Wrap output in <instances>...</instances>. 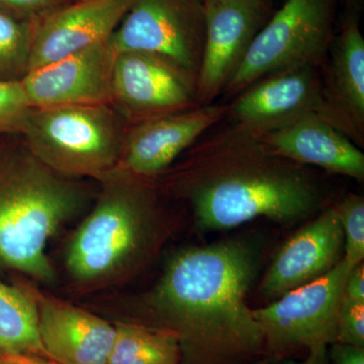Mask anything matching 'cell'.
Returning <instances> with one entry per match:
<instances>
[{
	"instance_id": "obj_1",
	"label": "cell",
	"mask_w": 364,
	"mask_h": 364,
	"mask_svg": "<svg viewBox=\"0 0 364 364\" xmlns=\"http://www.w3.org/2000/svg\"><path fill=\"white\" fill-rule=\"evenodd\" d=\"M255 258L245 245L223 242L177 254L153 296L156 312L176 333L181 364H249L264 341L246 294Z\"/></svg>"
},
{
	"instance_id": "obj_2",
	"label": "cell",
	"mask_w": 364,
	"mask_h": 364,
	"mask_svg": "<svg viewBox=\"0 0 364 364\" xmlns=\"http://www.w3.org/2000/svg\"><path fill=\"white\" fill-rule=\"evenodd\" d=\"M178 184L198 226L229 229L259 217L301 219L322 195L301 164L277 156L259 135L232 123L193 144Z\"/></svg>"
},
{
	"instance_id": "obj_3",
	"label": "cell",
	"mask_w": 364,
	"mask_h": 364,
	"mask_svg": "<svg viewBox=\"0 0 364 364\" xmlns=\"http://www.w3.org/2000/svg\"><path fill=\"white\" fill-rule=\"evenodd\" d=\"M0 136V262L54 277L46 244L82 202L80 189L39 161L23 139Z\"/></svg>"
},
{
	"instance_id": "obj_4",
	"label": "cell",
	"mask_w": 364,
	"mask_h": 364,
	"mask_svg": "<svg viewBox=\"0 0 364 364\" xmlns=\"http://www.w3.org/2000/svg\"><path fill=\"white\" fill-rule=\"evenodd\" d=\"M18 136L61 176L104 178L117 168L127 133L109 105L32 107Z\"/></svg>"
},
{
	"instance_id": "obj_5",
	"label": "cell",
	"mask_w": 364,
	"mask_h": 364,
	"mask_svg": "<svg viewBox=\"0 0 364 364\" xmlns=\"http://www.w3.org/2000/svg\"><path fill=\"white\" fill-rule=\"evenodd\" d=\"M337 0H286L272 14L224 92L237 95L274 72L322 66L334 36Z\"/></svg>"
},
{
	"instance_id": "obj_6",
	"label": "cell",
	"mask_w": 364,
	"mask_h": 364,
	"mask_svg": "<svg viewBox=\"0 0 364 364\" xmlns=\"http://www.w3.org/2000/svg\"><path fill=\"white\" fill-rule=\"evenodd\" d=\"M95 210L76 232L67 251L69 272L80 280L116 272L140 243L148 193L136 177L114 169Z\"/></svg>"
},
{
	"instance_id": "obj_7",
	"label": "cell",
	"mask_w": 364,
	"mask_h": 364,
	"mask_svg": "<svg viewBox=\"0 0 364 364\" xmlns=\"http://www.w3.org/2000/svg\"><path fill=\"white\" fill-rule=\"evenodd\" d=\"M203 0H132L107 43L114 54L156 55L195 83L205 45Z\"/></svg>"
},
{
	"instance_id": "obj_8",
	"label": "cell",
	"mask_w": 364,
	"mask_h": 364,
	"mask_svg": "<svg viewBox=\"0 0 364 364\" xmlns=\"http://www.w3.org/2000/svg\"><path fill=\"white\" fill-rule=\"evenodd\" d=\"M348 273L341 259L322 277L282 294L272 305L252 310L264 351L279 355L303 347L314 352L336 343L340 304Z\"/></svg>"
},
{
	"instance_id": "obj_9",
	"label": "cell",
	"mask_w": 364,
	"mask_h": 364,
	"mask_svg": "<svg viewBox=\"0 0 364 364\" xmlns=\"http://www.w3.org/2000/svg\"><path fill=\"white\" fill-rule=\"evenodd\" d=\"M268 0H205V45L196 76V100L214 104L272 16Z\"/></svg>"
},
{
	"instance_id": "obj_10",
	"label": "cell",
	"mask_w": 364,
	"mask_h": 364,
	"mask_svg": "<svg viewBox=\"0 0 364 364\" xmlns=\"http://www.w3.org/2000/svg\"><path fill=\"white\" fill-rule=\"evenodd\" d=\"M112 104L136 123L193 109L196 83L156 55L122 52L114 56Z\"/></svg>"
},
{
	"instance_id": "obj_11",
	"label": "cell",
	"mask_w": 364,
	"mask_h": 364,
	"mask_svg": "<svg viewBox=\"0 0 364 364\" xmlns=\"http://www.w3.org/2000/svg\"><path fill=\"white\" fill-rule=\"evenodd\" d=\"M230 105L232 123L267 134L318 116L322 105L321 66H301L268 74L249 85Z\"/></svg>"
},
{
	"instance_id": "obj_12",
	"label": "cell",
	"mask_w": 364,
	"mask_h": 364,
	"mask_svg": "<svg viewBox=\"0 0 364 364\" xmlns=\"http://www.w3.org/2000/svg\"><path fill=\"white\" fill-rule=\"evenodd\" d=\"M230 105H203L136 123L124 138L117 170L157 176L229 114Z\"/></svg>"
},
{
	"instance_id": "obj_13",
	"label": "cell",
	"mask_w": 364,
	"mask_h": 364,
	"mask_svg": "<svg viewBox=\"0 0 364 364\" xmlns=\"http://www.w3.org/2000/svg\"><path fill=\"white\" fill-rule=\"evenodd\" d=\"M322 74L318 117L356 144L364 145V39L355 16L333 36Z\"/></svg>"
},
{
	"instance_id": "obj_14",
	"label": "cell",
	"mask_w": 364,
	"mask_h": 364,
	"mask_svg": "<svg viewBox=\"0 0 364 364\" xmlns=\"http://www.w3.org/2000/svg\"><path fill=\"white\" fill-rule=\"evenodd\" d=\"M114 56L105 42L28 72L21 81L31 105H111Z\"/></svg>"
},
{
	"instance_id": "obj_15",
	"label": "cell",
	"mask_w": 364,
	"mask_h": 364,
	"mask_svg": "<svg viewBox=\"0 0 364 364\" xmlns=\"http://www.w3.org/2000/svg\"><path fill=\"white\" fill-rule=\"evenodd\" d=\"M132 0H87L35 21L30 71L109 41Z\"/></svg>"
},
{
	"instance_id": "obj_16",
	"label": "cell",
	"mask_w": 364,
	"mask_h": 364,
	"mask_svg": "<svg viewBox=\"0 0 364 364\" xmlns=\"http://www.w3.org/2000/svg\"><path fill=\"white\" fill-rule=\"evenodd\" d=\"M41 341L57 364H107L116 327L59 299L32 291Z\"/></svg>"
},
{
	"instance_id": "obj_17",
	"label": "cell",
	"mask_w": 364,
	"mask_h": 364,
	"mask_svg": "<svg viewBox=\"0 0 364 364\" xmlns=\"http://www.w3.org/2000/svg\"><path fill=\"white\" fill-rule=\"evenodd\" d=\"M343 246L338 215L329 208L287 241L265 275L261 291L282 296L322 277L341 260Z\"/></svg>"
},
{
	"instance_id": "obj_18",
	"label": "cell",
	"mask_w": 364,
	"mask_h": 364,
	"mask_svg": "<svg viewBox=\"0 0 364 364\" xmlns=\"http://www.w3.org/2000/svg\"><path fill=\"white\" fill-rule=\"evenodd\" d=\"M258 135L277 156L358 181L364 178L363 153L318 114H309L279 130Z\"/></svg>"
},
{
	"instance_id": "obj_19",
	"label": "cell",
	"mask_w": 364,
	"mask_h": 364,
	"mask_svg": "<svg viewBox=\"0 0 364 364\" xmlns=\"http://www.w3.org/2000/svg\"><path fill=\"white\" fill-rule=\"evenodd\" d=\"M7 355L50 359L41 341L32 296L0 282V358Z\"/></svg>"
},
{
	"instance_id": "obj_20",
	"label": "cell",
	"mask_w": 364,
	"mask_h": 364,
	"mask_svg": "<svg viewBox=\"0 0 364 364\" xmlns=\"http://www.w3.org/2000/svg\"><path fill=\"white\" fill-rule=\"evenodd\" d=\"M107 364H181L176 333L163 328L117 324Z\"/></svg>"
},
{
	"instance_id": "obj_21",
	"label": "cell",
	"mask_w": 364,
	"mask_h": 364,
	"mask_svg": "<svg viewBox=\"0 0 364 364\" xmlns=\"http://www.w3.org/2000/svg\"><path fill=\"white\" fill-rule=\"evenodd\" d=\"M35 21L0 9V80H21L30 72Z\"/></svg>"
},
{
	"instance_id": "obj_22",
	"label": "cell",
	"mask_w": 364,
	"mask_h": 364,
	"mask_svg": "<svg viewBox=\"0 0 364 364\" xmlns=\"http://www.w3.org/2000/svg\"><path fill=\"white\" fill-rule=\"evenodd\" d=\"M343 230L344 257L350 272L363 263L364 258V200L363 196L351 195L334 208Z\"/></svg>"
},
{
	"instance_id": "obj_23",
	"label": "cell",
	"mask_w": 364,
	"mask_h": 364,
	"mask_svg": "<svg viewBox=\"0 0 364 364\" xmlns=\"http://www.w3.org/2000/svg\"><path fill=\"white\" fill-rule=\"evenodd\" d=\"M32 107L23 81L0 80V135H18Z\"/></svg>"
},
{
	"instance_id": "obj_24",
	"label": "cell",
	"mask_w": 364,
	"mask_h": 364,
	"mask_svg": "<svg viewBox=\"0 0 364 364\" xmlns=\"http://www.w3.org/2000/svg\"><path fill=\"white\" fill-rule=\"evenodd\" d=\"M336 343L364 348V303L350 301L342 296Z\"/></svg>"
},
{
	"instance_id": "obj_25",
	"label": "cell",
	"mask_w": 364,
	"mask_h": 364,
	"mask_svg": "<svg viewBox=\"0 0 364 364\" xmlns=\"http://www.w3.org/2000/svg\"><path fill=\"white\" fill-rule=\"evenodd\" d=\"M66 0H0V9L21 20L37 21L63 6Z\"/></svg>"
},
{
	"instance_id": "obj_26",
	"label": "cell",
	"mask_w": 364,
	"mask_h": 364,
	"mask_svg": "<svg viewBox=\"0 0 364 364\" xmlns=\"http://www.w3.org/2000/svg\"><path fill=\"white\" fill-rule=\"evenodd\" d=\"M343 298L364 303L363 263L354 267L347 275L343 289Z\"/></svg>"
},
{
	"instance_id": "obj_27",
	"label": "cell",
	"mask_w": 364,
	"mask_h": 364,
	"mask_svg": "<svg viewBox=\"0 0 364 364\" xmlns=\"http://www.w3.org/2000/svg\"><path fill=\"white\" fill-rule=\"evenodd\" d=\"M333 364H364V348L341 343L333 344Z\"/></svg>"
},
{
	"instance_id": "obj_28",
	"label": "cell",
	"mask_w": 364,
	"mask_h": 364,
	"mask_svg": "<svg viewBox=\"0 0 364 364\" xmlns=\"http://www.w3.org/2000/svg\"><path fill=\"white\" fill-rule=\"evenodd\" d=\"M0 364H57L50 359L35 355H7L0 358Z\"/></svg>"
},
{
	"instance_id": "obj_29",
	"label": "cell",
	"mask_w": 364,
	"mask_h": 364,
	"mask_svg": "<svg viewBox=\"0 0 364 364\" xmlns=\"http://www.w3.org/2000/svg\"><path fill=\"white\" fill-rule=\"evenodd\" d=\"M327 350V349H326ZM326 350L310 352V355L306 359L305 361L301 363H291L287 364H323L324 363V358ZM252 364H267V363H252Z\"/></svg>"
},
{
	"instance_id": "obj_30",
	"label": "cell",
	"mask_w": 364,
	"mask_h": 364,
	"mask_svg": "<svg viewBox=\"0 0 364 364\" xmlns=\"http://www.w3.org/2000/svg\"><path fill=\"white\" fill-rule=\"evenodd\" d=\"M79 1H87V0H79Z\"/></svg>"
},
{
	"instance_id": "obj_31",
	"label": "cell",
	"mask_w": 364,
	"mask_h": 364,
	"mask_svg": "<svg viewBox=\"0 0 364 364\" xmlns=\"http://www.w3.org/2000/svg\"><path fill=\"white\" fill-rule=\"evenodd\" d=\"M268 1H270V0H268Z\"/></svg>"
},
{
	"instance_id": "obj_32",
	"label": "cell",
	"mask_w": 364,
	"mask_h": 364,
	"mask_svg": "<svg viewBox=\"0 0 364 364\" xmlns=\"http://www.w3.org/2000/svg\"><path fill=\"white\" fill-rule=\"evenodd\" d=\"M203 1H205V0H203Z\"/></svg>"
}]
</instances>
